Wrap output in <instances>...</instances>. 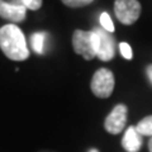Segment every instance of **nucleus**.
I'll return each instance as SVG.
<instances>
[{
	"mask_svg": "<svg viewBox=\"0 0 152 152\" xmlns=\"http://www.w3.org/2000/svg\"><path fill=\"white\" fill-rule=\"evenodd\" d=\"M143 143L142 136L137 132L136 127H128L122 140V146L127 152H138Z\"/></svg>",
	"mask_w": 152,
	"mask_h": 152,
	"instance_id": "obj_8",
	"label": "nucleus"
},
{
	"mask_svg": "<svg viewBox=\"0 0 152 152\" xmlns=\"http://www.w3.org/2000/svg\"><path fill=\"white\" fill-rule=\"evenodd\" d=\"M136 129L141 136L151 137L152 138V115H148L143 118L142 121H140L138 124L136 126Z\"/></svg>",
	"mask_w": 152,
	"mask_h": 152,
	"instance_id": "obj_10",
	"label": "nucleus"
},
{
	"mask_svg": "<svg viewBox=\"0 0 152 152\" xmlns=\"http://www.w3.org/2000/svg\"><path fill=\"white\" fill-rule=\"evenodd\" d=\"M72 47L77 55L83 56L85 60H93L96 57L95 51V36L93 31H81L76 29L72 34Z\"/></svg>",
	"mask_w": 152,
	"mask_h": 152,
	"instance_id": "obj_2",
	"label": "nucleus"
},
{
	"mask_svg": "<svg viewBox=\"0 0 152 152\" xmlns=\"http://www.w3.org/2000/svg\"><path fill=\"white\" fill-rule=\"evenodd\" d=\"M127 115H128V109L124 104L115 105L105 118V122H104L105 131L110 133V134H119L127 124Z\"/></svg>",
	"mask_w": 152,
	"mask_h": 152,
	"instance_id": "obj_6",
	"label": "nucleus"
},
{
	"mask_svg": "<svg viewBox=\"0 0 152 152\" xmlns=\"http://www.w3.org/2000/svg\"><path fill=\"white\" fill-rule=\"evenodd\" d=\"M114 13L121 23L131 26L140 18L141 4L138 0H115Z\"/></svg>",
	"mask_w": 152,
	"mask_h": 152,
	"instance_id": "obj_5",
	"label": "nucleus"
},
{
	"mask_svg": "<svg viewBox=\"0 0 152 152\" xmlns=\"http://www.w3.org/2000/svg\"><path fill=\"white\" fill-rule=\"evenodd\" d=\"M20 1L27 9L31 10H38L42 7V0H20Z\"/></svg>",
	"mask_w": 152,
	"mask_h": 152,
	"instance_id": "obj_14",
	"label": "nucleus"
},
{
	"mask_svg": "<svg viewBox=\"0 0 152 152\" xmlns=\"http://www.w3.org/2000/svg\"><path fill=\"white\" fill-rule=\"evenodd\" d=\"M46 39H47V33L45 32H36L31 36V46L36 53L42 55L45 52Z\"/></svg>",
	"mask_w": 152,
	"mask_h": 152,
	"instance_id": "obj_9",
	"label": "nucleus"
},
{
	"mask_svg": "<svg viewBox=\"0 0 152 152\" xmlns=\"http://www.w3.org/2000/svg\"><path fill=\"white\" fill-rule=\"evenodd\" d=\"M37 152H56V151H51V150H39Z\"/></svg>",
	"mask_w": 152,
	"mask_h": 152,
	"instance_id": "obj_17",
	"label": "nucleus"
},
{
	"mask_svg": "<svg viewBox=\"0 0 152 152\" xmlns=\"http://www.w3.org/2000/svg\"><path fill=\"white\" fill-rule=\"evenodd\" d=\"M90 88L95 96L105 99L109 98L114 90V75L108 69H99L94 74Z\"/></svg>",
	"mask_w": 152,
	"mask_h": 152,
	"instance_id": "obj_3",
	"label": "nucleus"
},
{
	"mask_svg": "<svg viewBox=\"0 0 152 152\" xmlns=\"http://www.w3.org/2000/svg\"><path fill=\"white\" fill-rule=\"evenodd\" d=\"M146 72H147V76H148L150 81L152 83V65H151V66H148V67H147V70H146Z\"/></svg>",
	"mask_w": 152,
	"mask_h": 152,
	"instance_id": "obj_15",
	"label": "nucleus"
},
{
	"mask_svg": "<svg viewBox=\"0 0 152 152\" xmlns=\"http://www.w3.org/2000/svg\"><path fill=\"white\" fill-rule=\"evenodd\" d=\"M100 26L104 31H107L108 33H113L114 32V24H113V20H112V18L110 15L107 13V12H104L100 14Z\"/></svg>",
	"mask_w": 152,
	"mask_h": 152,
	"instance_id": "obj_11",
	"label": "nucleus"
},
{
	"mask_svg": "<svg viewBox=\"0 0 152 152\" xmlns=\"http://www.w3.org/2000/svg\"><path fill=\"white\" fill-rule=\"evenodd\" d=\"M27 8L22 3H12L0 0V18L12 23H20L26 19Z\"/></svg>",
	"mask_w": 152,
	"mask_h": 152,
	"instance_id": "obj_7",
	"label": "nucleus"
},
{
	"mask_svg": "<svg viewBox=\"0 0 152 152\" xmlns=\"http://www.w3.org/2000/svg\"><path fill=\"white\" fill-rule=\"evenodd\" d=\"M95 36V51H96V57L99 60L108 62L114 58L115 55V41L113 36L103 28H95L93 29Z\"/></svg>",
	"mask_w": 152,
	"mask_h": 152,
	"instance_id": "obj_4",
	"label": "nucleus"
},
{
	"mask_svg": "<svg viewBox=\"0 0 152 152\" xmlns=\"http://www.w3.org/2000/svg\"><path fill=\"white\" fill-rule=\"evenodd\" d=\"M90 152H99V151H98V150H95V148H93V150L90 151Z\"/></svg>",
	"mask_w": 152,
	"mask_h": 152,
	"instance_id": "obj_18",
	"label": "nucleus"
},
{
	"mask_svg": "<svg viewBox=\"0 0 152 152\" xmlns=\"http://www.w3.org/2000/svg\"><path fill=\"white\" fill-rule=\"evenodd\" d=\"M148 150H150V152H152V138H150V141H148Z\"/></svg>",
	"mask_w": 152,
	"mask_h": 152,
	"instance_id": "obj_16",
	"label": "nucleus"
},
{
	"mask_svg": "<svg viewBox=\"0 0 152 152\" xmlns=\"http://www.w3.org/2000/svg\"><path fill=\"white\" fill-rule=\"evenodd\" d=\"M119 51H121V53H122V56L124 57V58H127V60H132L133 52H132L131 46L128 45L127 42H122V43L119 45Z\"/></svg>",
	"mask_w": 152,
	"mask_h": 152,
	"instance_id": "obj_13",
	"label": "nucleus"
},
{
	"mask_svg": "<svg viewBox=\"0 0 152 152\" xmlns=\"http://www.w3.org/2000/svg\"><path fill=\"white\" fill-rule=\"evenodd\" d=\"M0 50L13 61H24L29 57L26 37L15 24H7L0 28Z\"/></svg>",
	"mask_w": 152,
	"mask_h": 152,
	"instance_id": "obj_1",
	"label": "nucleus"
},
{
	"mask_svg": "<svg viewBox=\"0 0 152 152\" xmlns=\"http://www.w3.org/2000/svg\"><path fill=\"white\" fill-rule=\"evenodd\" d=\"M94 0H62V3L65 5H67L70 8H80L89 5L90 3H93Z\"/></svg>",
	"mask_w": 152,
	"mask_h": 152,
	"instance_id": "obj_12",
	"label": "nucleus"
}]
</instances>
